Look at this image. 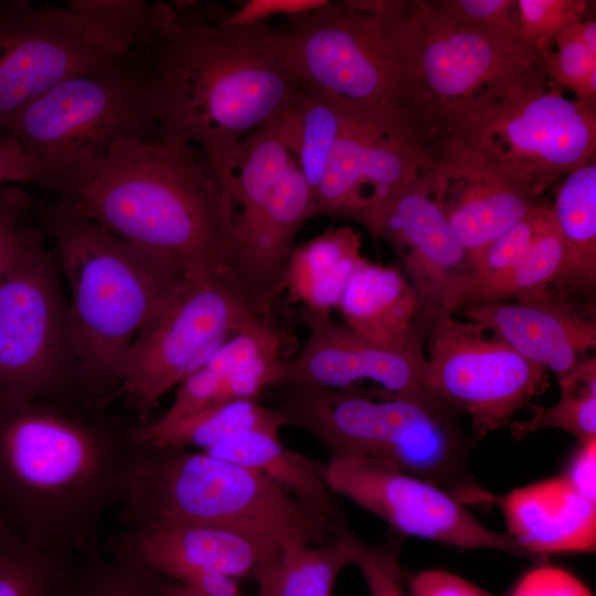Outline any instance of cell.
<instances>
[{"label": "cell", "instance_id": "cell-1", "mask_svg": "<svg viewBox=\"0 0 596 596\" xmlns=\"http://www.w3.org/2000/svg\"><path fill=\"white\" fill-rule=\"evenodd\" d=\"M172 6L146 50L158 132L199 147L232 195L244 140L291 109L302 88L278 57L267 22L227 26L219 8Z\"/></svg>", "mask_w": 596, "mask_h": 596}, {"label": "cell", "instance_id": "cell-2", "mask_svg": "<svg viewBox=\"0 0 596 596\" xmlns=\"http://www.w3.org/2000/svg\"><path fill=\"white\" fill-rule=\"evenodd\" d=\"M93 412L0 396V504L26 545L67 562L100 551L136 446Z\"/></svg>", "mask_w": 596, "mask_h": 596}, {"label": "cell", "instance_id": "cell-3", "mask_svg": "<svg viewBox=\"0 0 596 596\" xmlns=\"http://www.w3.org/2000/svg\"><path fill=\"white\" fill-rule=\"evenodd\" d=\"M61 203L188 276L234 283L235 202L204 156L175 136L121 138L98 177Z\"/></svg>", "mask_w": 596, "mask_h": 596}, {"label": "cell", "instance_id": "cell-4", "mask_svg": "<svg viewBox=\"0 0 596 596\" xmlns=\"http://www.w3.org/2000/svg\"><path fill=\"white\" fill-rule=\"evenodd\" d=\"M68 285V318L86 408L117 397L126 355L188 278L61 202L40 210Z\"/></svg>", "mask_w": 596, "mask_h": 596}, {"label": "cell", "instance_id": "cell-5", "mask_svg": "<svg viewBox=\"0 0 596 596\" xmlns=\"http://www.w3.org/2000/svg\"><path fill=\"white\" fill-rule=\"evenodd\" d=\"M277 406L286 425L312 434L330 459L360 458L426 480L481 510L494 496L468 468V446L448 408L383 389L284 386Z\"/></svg>", "mask_w": 596, "mask_h": 596}, {"label": "cell", "instance_id": "cell-6", "mask_svg": "<svg viewBox=\"0 0 596 596\" xmlns=\"http://www.w3.org/2000/svg\"><path fill=\"white\" fill-rule=\"evenodd\" d=\"M135 444L119 502L126 526L203 524L318 545L334 539V521L255 470L202 450Z\"/></svg>", "mask_w": 596, "mask_h": 596}, {"label": "cell", "instance_id": "cell-7", "mask_svg": "<svg viewBox=\"0 0 596 596\" xmlns=\"http://www.w3.org/2000/svg\"><path fill=\"white\" fill-rule=\"evenodd\" d=\"M157 132L146 52L58 83L8 131L21 146L29 182L65 196L98 177L118 140Z\"/></svg>", "mask_w": 596, "mask_h": 596}, {"label": "cell", "instance_id": "cell-8", "mask_svg": "<svg viewBox=\"0 0 596 596\" xmlns=\"http://www.w3.org/2000/svg\"><path fill=\"white\" fill-rule=\"evenodd\" d=\"M397 0L328 1L269 25L285 68L305 89L358 108L398 109L417 120L396 22ZM419 121V120H418Z\"/></svg>", "mask_w": 596, "mask_h": 596}, {"label": "cell", "instance_id": "cell-9", "mask_svg": "<svg viewBox=\"0 0 596 596\" xmlns=\"http://www.w3.org/2000/svg\"><path fill=\"white\" fill-rule=\"evenodd\" d=\"M396 21L427 136L480 103L550 79L542 56L525 42L457 23L429 0H397Z\"/></svg>", "mask_w": 596, "mask_h": 596}, {"label": "cell", "instance_id": "cell-10", "mask_svg": "<svg viewBox=\"0 0 596 596\" xmlns=\"http://www.w3.org/2000/svg\"><path fill=\"white\" fill-rule=\"evenodd\" d=\"M450 137L532 198L595 159L596 99L568 98L551 79L513 88L430 135Z\"/></svg>", "mask_w": 596, "mask_h": 596}, {"label": "cell", "instance_id": "cell-11", "mask_svg": "<svg viewBox=\"0 0 596 596\" xmlns=\"http://www.w3.org/2000/svg\"><path fill=\"white\" fill-rule=\"evenodd\" d=\"M62 288L41 235L0 284V396L86 408Z\"/></svg>", "mask_w": 596, "mask_h": 596}, {"label": "cell", "instance_id": "cell-12", "mask_svg": "<svg viewBox=\"0 0 596 596\" xmlns=\"http://www.w3.org/2000/svg\"><path fill=\"white\" fill-rule=\"evenodd\" d=\"M259 315L236 285L216 276H188L139 333L124 361L118 396L148 422L161 398L201 369L245 323Z\"/></svg>", "mask_w": 596, "mask_h": 596}, {"label": "cell", "instance_id": "cell-13", "mask_svg": "<svg viewBox=\"0 0 596 596\" xmlns=\"http://www.w3.org/2000/svg\"><path fill=\"white\" fill-rule=\"evenodd\" d=\"M422 385L454 413L469 416L481 439L543 394L550 376L482 326L443 315L430 322Z\"/></svg>", "mask_w": 596, "mask_h": 596}, {"label": "cell", "instance_id": "cell-14", "mask_svg": "<svg viewBox=\"0 0 596 596\" xmlns=\"http://www.w3.org/2000/svg\"><path fill=\"white\" fill-rule=\"evenodd\" d=\"M126 58L84 11L0 0V136L58 83Z\"/></svg>", "mask_w": 596, "mask_h": 596}, {"label": "cell", "instance_id": "cell-15", "mask_svg": "<svg viewBox=\"0 0 596 596\" xmlns=\"http://www.w3.org/2000/svg\"><path fill=\"white\" fill-rule=\"evenodd\" d=\"M433 166L430 140L412 114L349 105L348 119L312 198L310 217L363 223Z\"/></svg>", "mask_w": 596, "mask_h": 596}, {"label": "cell", "instance_id": "cell-16", "mask_svg": "<svg viewBox=\"0 0 596 596\" xmlns=\"http://www.w3.org/2000/svg\"><path fill=\"white\" fill-rule=\"evenodd\" d=\"M328 487L380 517L396 531L460 550H493L531 560L508 533L492 531L441 488L411 473L360 458L326 464Z\"/></svg>", "mask_w": 596, "mask_h": 596}, {"label": "cell", "instance_id": "cell-17", "mask_svg": "<svg viewBox=\"0 0 596 596\" xmlns=\"http://www.w3.org/2000/svg\"><path fill=\"white\" fill-rule=\"evenodd\" d=\"M434 167V166H433ZM400 258L423 321L447 311L454 290L472 274L469 252L433 194L432 169L413 180L362 223Z\"/></svg>", "mask_w": 596, "mask_h": 596}, {"label": "cell", "instance_id": "cell-18", "mask_svg": "<svg viewBox=\"0 0 596 596\" xmlns=\"http://www.w3.org/2000/svg\"><path fill=\"white\" fill-rule=\"evenodd\" d=\"M309 322L308 339L294 358L283 361L277 385L341 390L371 380L385 391L448 408L422 385L423 349L373 343L330 315H309Z\"/></svg>", "mask_w": 596, "mask_h": 596}, {"label": "cell", "instance_id": "cell-19", "mask_svg": "<svg viewBox=\"0 0 596 596\" xmlns=\"http://www.w3.org/2000/svg\"><path fill=\"white\" fill-rule=\"evenodd\" d=\"M429 140L433 194L471 258L542 203L457 140Z\"/></svg>", "mask_w": 596, "mask_h": 596}, {"label": "cell", "instance_id": "cell-20", "mask_svg": "<svg viewBox=\"0 0 596 596\" xmlns=\"http://www.w3.org/2000/svg\"><path fill=\"white\" fill-rule=\"evenodd\" d=\"M281 544L222 526L167 523L126 526L111 539L109 554L168 579L188 568L237 578L252 577Z\"/></svg>", "mask_w": 596, "mask_h": 596}, {"label": "cell", "instance_id": "cell-21", "mask_svg": "<svg viewBox=\"0 0 596 596\" xmlns=\"http://www.w3.org/2000/svg\"><path fill=\"white\" fill-rule=\"evenodd\" d=\"M478 323L528 361L561 380L574 371L596 345L595 321L567 297L555 291L533 300H499L462 309Z\"/></svg>", "mask_w": 596, "mask_h": 596}, {"label": "cell", "instance_id": "cell-22", "mask_svg": "<svg viewBox=\"0 0 596 596\" xmlns=\"http://www.w3.org/2000/svg\"><path fill=\"white\" fill-rule=\"evenodd\" d=\"M310 189L295 164L251 224L236 236L233 279L262 316L281 289L295 237L310 219Z\"/></svg>", "mask_w": 596, "mask_h": 596}, {"label": "cell", "instance_id": "cell-23", "mask_svg": "<svg viewBox=\"0 0 596 596\" xmlns=\"http://www.w3.org/2000/svg\"><path fill=\"white\" fill-rule=\"evenodd\" d=\"M494 505L508 534L538 565L551 554L595 552L596 502L581 496L563 475L496 494Z\"/></svg>", "mask_w": 596, "mask_h": 596}, {"label": "cell", "instance_id": "cell-24", "mask_svg": "<svg viewBox=\"0 0 596 596\" xmlns=\"http://www.w3.org/2000/svg\"><path fill=\"white\" fill-rule=\"evenodd\" d=\"M337 309L344 324L373 343L401 350L424 349L416 294L395 266L364 258Z\"/></svg>", "mask_w": 596, "mask_h": 596}, {"label": "cell", "instance_id": "cell-25", "mask_svg": "<svg viewBox=\"0 0 596 596\" xmlns=\"http://www.w3.org/2000/svg\"><path fill=\"white\" fill-rule=\"evenodd\" d=\"M363 259L358 232L351 227L330 228L294 247L281 289L289 300L304 305L308 315H330Z\"/></svg>", "mask_w": 596, "mask_h": 596}, {"label": "cell", "instance_id": "cell-26", "mask_svg": "<svg viewBox=\"0 0 596 596\" xmlns=\"http://www.w3.org/2000/svg\"><path fill=\"white\" fill-rule=\"evenodd\" d=\"M202 451L255 470L330 521L342 514L326 481V464L288 449L278 434L248 430Z\"/></svg>", "mask_w": 596, "mask_h": 596}, {"label": "cell", "instance_id": "cell-27", "mask_svg": "<svg viewBox=\"0 0 596 596\" xmlns=\"http://www.w3.org/2000/svg\"><path fill=\"white\" fill-rule=\"evenodd\" d=\"M573 275L571 251L553 222L536 237L528 253L507 272L461 288L450 311L499 300L542 299L570 288Z\"/></svg>", "mask_w": 596, "mask_h": 596}, {"label": "cell", "instance_id": "cell-28", "mask_svg": "<svg viewBox=\"0 0 596 596\" xmlns=\"http://www.w3.org/2000/svg\"><path fill=\"white\" fill-rule=\"evenodd\" d=\"M296 138L295 104L244 140L232 188L237 210L236 236L251 224L277 185L297 164Z\"/></svg>", "mask_w": 596, "mask_h": 596}, {"label": "cell", "instance_id": "cell-29", "mask_svg": "<svg viewBox=\"0 0 596 596\" xmlns=\"http://www.w3.org/2000/svg\"><path fill=\"white\" fill-rule=\"evenodd\" d=\"M283 415L256 400L217 403L170 424L156 421L131 426L132 441L151 446L207 450L220 441L248 430L279 434Z\"/></svg>", "mask_w": 596, "mask_h": 596}, {"label": "cell", "instance_id": "cell-30", "mask_svg": "<svg viewBox=\"0 0 596 596\" xmlns=\"http://www.w3.org/2000/svg\"><path fill=\"white\" fill-rule=\"evenodd\" d=\"M333 538L319 546L284 542L253 573L258 585L256 596H332L339 574L352 564L345 540L338 534Z\"/></svg>", "mask_w": 596, "mask_h": 596}, {"label": "cell", "instance_id": "cell-31", "mask_svg": "<svg viewBox=\"0 0 596 596\" xmlns=\"http://www.w3.org/2000/svg\"><path fill=\"white\" fill-rule=\"evenodd\" d=\"M550 209L573 259L568 290L590 294L596 279L595 159L563 178Z\"/></svg>", "mask_w": 596, "mask_h": 596}, {"label": "cell", "instance_id": "cell-32", "mask_svg": "<svg viewBox=\"0 0 596 596\" xmlns=\"http://www.w3.org/2000/svg\"><path fill=\"white\" fill-rule=\"evenodd\" d=\"M295 157L311 193L318 191L327 163L349 116V105L326 93L301 89L296 103Z\"/></svg>", "mask_w": 596, "mask_h": 596}, {"label": "cell", "instance_id": "cell-33", "mask_svg": "<svg viewBox=\"0 0 596 596\" xmlns=\"http://www.w3.org/2000/svg\"><path fill=\"white\" fill-rule=\"evenodd\" d=\"M557 382L561 395L554 405L529 404L531 417L510 423L515 440L545 428L564 430L578 444L596 438V360L583 361Z\"/></svg>", "mask_w": 596, "mask_h": 596}, {"label": "cell", "instance_id": "cell-34", "mask_svg": "<svg viewBox=\"0 0 596 596\" xmlns=\"http://www.w3.org/2000/svg\"><path fill=\"white\" fill-rule=\"evenodd\" d=\"M159 576L102 551L73 561L60 596H159Z\"/></svg>", "mask_w": 596, "mask_h": 596}, {"label": "cell", "instance_id": "cell-35", "mask_svg": "<svg viewBox=\"0 0 596 596\" xmlns=\"http://www.w3.org/2000/svg\"><path fill=\"white\" fill-rule=\"evenodd\" d=\"M553 222L550 206L541 203L528 212L517 224L489 243L471 258L472 274L451 294L453 299L465 286L496 277L514 266L530 249L536 237Z\"/></svg>", "mask_w": 596, "mask_h": 596}, {"label": "cell", "instance_id": "cell-36", "mask_svg": "<svg viewBox=\"0 0 596 596\" xmlns=\"http://www.w3.org/2000/svg\"><path fill=\"white\" fill-rule=\"evenodd\" d=\"M70 563L26 544L0 552V596H60Z\"/></svg>", "mask_w": 596, "mask_h": 596}, {"label": "cell", "instance_id": "cell-37", "mask_svg": "<svg viewBox=\"0 0 596 596\" xmlns=\"http://www.w3.org/2000/svg\"><path fill=\"white\" fill-rule=\"evenodd\" d=\"M281 360L280 333L264 316H257L223 343L203 366L223 375Z\"/></svg>", "mask_w": 596, "mask_h": 596}, {"label": "cell", "instance_id": "cell-38", "mask_svg": "<svg viewBox=\"0 0 596 596\" xmlns=\"http://www.w3.org/2000/svg\"><path fill=\"white\" fill-rule=\"evenodd\" d=\"M578 24L564 30L542 58L552 82L577 99H596V49L583 41Z\"/></svg>", "mask_w": 596, "mask_h": 596}, {"label": "cell", "instance_id": "cell-39", "mask_svg": "<svg viewBox=\"0 0 596 596\" xmlns=\"http://www.w3.org/2000/svg\"><path fill=\"white\" fill-rule=\"evenodd\" d=\"M590 1L517 0L521 39L542 57L567 28L589 18Z\"/></svg>", "mask_w": 596, "mask_h": 596}, {"label": "cell", "instance_id": "cell-40", "mask_svg": "<svg viewBox=\"0 0 596 596\" xmlns=\"http://www.w3.org/2000/svg\"><path fill=\"white\" fill-rule=\"evenodd\" d=\"M332 533L342 536L350 546L352 564L360 570L370 596H405L401 581L398 544L365 543L353 533L342 515L334 523Z\"/></svg>", "mask_w": 596, "mask_h": 596}, {"label": "cell", "instance_id": "cell-41", "mask_svg": "<svg viewBox=\"0 0 596 596\" xmlns=\"http://www.w3.org/2000/svg\"><path fill=\"white\" fill-rule=\"evenodd\" d=\"M32 202L18 185L0 188V284L43 233L30 223Z\"/></svg>", "mask_w": 596, "mask_h": 596}, {"label": "cell", "instance_id": "cell-42", "mask_svg": "<svg viewBox=\"0 0 596 596\" xmlns=\"http://www.w3.org/2000/svg\"><path fill=\"white\" fill-rule=\"evenodd\" d=\"M446 18L496 36L523 41L517 0H429ZM524 42V41H523Z\"/></svg>", "mask_w": 596, "mask_h": 596}, {"label": "cell", "instance_id": "cell-43", "mask_svg": "<svg viewBox=\"0 0 596 596\" xmlns=\"http://www.w3.org/2000/svg\"><path fill=\"white\" fill-rule=\"evenodd\" d=\"M223 402V376L202 366L177 387L171 405L156 422L170 424Z\"/></svg>", "mask_w": 596, "mask_h": 596}, {"label": "cell", "instance_id": "cell-44", "mask_svg": "<svg viewBox=\"0 0 596 596\" xmlns=\"http://www.w3.org/2000/svg\"><path fill=\"white\" fill-rule=\"evenodd\" d=\"M510 596H594L575 575L549 563L528 571Z\"/></svg>", "mask_w": 596, "mask_h": 596}, {"label": "cell", "instance_id": "cell-45", "mask_svg": "<svg viewBox=\"0 0 596 596\" xmlns=\"http://www.w3.org/2000/svg\"><path fill=\"white\" fill-rule=\"evenodd\" d=\"M327 0H247L231 12H221V22L227 26L264 23L276 15L296 17L323 6Z\"/></svg>", "mask_w": 596, "mask_h": 596}, {"label": "cell", "instance_id": "cell-46", "mask_svg": "<svg viewBox=\"0 0 596 596\" xmlns=\"http://www.w3.org/2000/svg\"><path fill=\"white\" fill-rule=\"evenodd\" d=\"M411 596H494L472 583L443 570H427L412 576Z\"/></svg>", "mask_w": 596, "mask_h": 596}, {"label": "cell", "instance_id": "cell-47", "mask_svg": "<svg viewBox=\"0 0 596 596\" xmlns=\"http://www.w3.org/2000/svg\"><path fill=\"white\" fill-rule=\"evenodd\" d=\"M562 475L581 496L596 502V438L578 444Z\"/></svg>", "mask_w": 596, "mask_h": 596}, {"label": "cell", "instance_id": "cell-48", "mask_svg": "<svg viewBox=\"0 0 596 596\" xmlns=\"http://www.w3.org/2000/svg\"><path fill=\"white\" fill-rule=\"evenodd\" d=\"M170 581L203 596H244L235 577L216 571L188 568L177 573Z\"/></svg>", "mask_w": 596, "mask_h": 596}, {"label": "cell", "instance_id": "cell-49", "mask_svg": "<svg viewBox=\"0 0 596 596\" xmlns=\"http://www.w3.org/2000/svg\"><path fill=\"white\" fill-rule=\"evenodd\" d=\"M29 169L18 140L12 135L0 136V188L10 182H29Z\"/></svg>", "mask_w": 596, "mask_h": 596}, {"label": "cell", "instance_id": "cell-50", "mask_svg": "<svg viewBox=\"0 0 596 596\" xmlns=\"http://www.w3.org/2000/svg\"><path fill=\"white\" fill-rule=\"evenodd\" d=\"M24 544L17 526L0 504V552L14 551Z\"/></svg>", "mask_w": 596, "mask_h": 596}]
</instances>
